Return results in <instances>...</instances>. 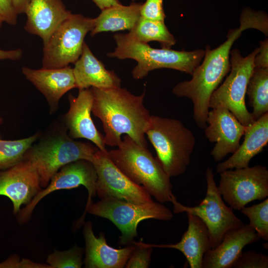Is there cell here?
Masks as SVG:
<instances>
[{"label":"cell","mask_w":268,"mask_h":268,"mask_svg":"<svg viewBox=\"0 0 268 268\" xmlns=\"http://www.w3.org/2000/svg\"><path fill=\"white\" fill-rule=\"evenodd\" d=\"M220 176L218 190L233 209L240 211L249 202L268 196V170L265 166L228 169Z\"/></svg>","instance_id":"11"},{"label":"cell","mask_w":268,"mask_h":268,"mask_svg":"<svg viewBox=\"0 0 268 268\" xmlns=\"http://www.w3.org/2000/svg\"><path fill=\"white\" fill-rule=\"evenodd\" d=\"M94 23V18L71 13L44 45L42 68H60L74 64L82 53L85 37L92 30Z\"/></svg>","instance_id":"10"},{"label":"cell","mask_w":268,"mask_h":268,"mask_svg":"<svg viewBox=\"0 0 268 268\" xmlns=\"http://www.w3.org/2000/svg\"><path fill=\"white\" fill-rule=\"evenodd\" d=\"M83 253V249L76 246L64 251L55 250L48 256L47 262L51 268H80Z\"/></svg>","instance_id":"29"},{"label":"cell","mask_w":268,"mask_h":268,"mask_svg":"<svg viewBox=\"0 0 268 268\" xmlns=\"http://www.w3.org/2000/svg\"><path fill=\"white\" fill-rule=\"evenodd\" d=\"M258 51L257 48L245 57L237 49L230 51V73L212 93L209 101V108L223 107L227 109L246 127L253 122L251 114L246 107L245 96Z\"/></svg>","instance_id":"8"},{"label":"cell","mask_w":268,"mask_h":268,"mask_svg":"<svg viewBox=\"0 0 268 268\" xmlns=\"http://www.w3.org/2000/svg\"><path fill=\"white\" fill-rule=\"evenodd\" d=\"M140 14L146 19L164 22L163 0H146L141 4Z\"/></svg>","instance_id":"32"},{"label":"cell","mask_w":268,"mask_h":268,"mask_svg":"<svg viewBox=\"0 0 268 268\" xmlns=\"http://www.w3.org/2000/svg\"><path fill=\"white\" fill-rule=\"evenodd\" d=\"M17 15L12 0H0V18L3 22L15 25Z\"/></svg>","instance_id":"33"},{"label":"cell","mask_w":268,"mask_h":268,"mask_svg":"<svg viewBox=\"0 0 268 268\" xmlns=\"http://www.w3.org/2000/svg\"><path fill=\"white\" fill-rule=\"evenodd\" d=\"M25 13L24 29L46 44L59 26L71 14L62 0H30Z\"/></svg>","instance_id":"18"},{"label":"cell","mask_w":268,"mask_h":268,"mask_svg":"<svg viewBox=\"0 0 268 268\" xmlns=\"http://www.w3.org/2000/svg\"><path fill=\"white\" fill-rule=\"evenodd\" d=\"M254 61V67L268 68V40L266 39L260 42V46Z\"/></svg>","instance_id":"34"},{"label":"cell","mask_w":268,"mask_h":268,"mask_svg":"<svg viewBox=\"0 0 268 268\" xmlns=\"http://www.w3.org/2000/svg\"><path fill=\"white\" fill-rule=\"evenodd\" d=\"M141 4L133 2L129 5L121 4L102 10L94 18V27L90 32L91 36L102 32L131 30L140 16Z\"/></svg>","instance_id":"24"},{"label":"cell","mask_w":268,"mask_h":268,"mask_svg":"<svg viewBox=\"0 0 268 268\" xmlns=\"http://www.w3.org/2000/svg\"><path fill=\"white\" fill-rule=\"evenodd\" d=\"M13 5L17 14L25 13L30 0H12Z\"/></svg>","instance_id":"38"},{"label":"cell","mask_w":268,"mask_h":268,"mask_svg":"<svg viewBox=\"0 0 268 268\" xmlns=\"http://www.w3.org/2000/svg\"><path fill=\"white\" fill-rule=\"evenodd\" d=\"M91 162L97 174L96 195L100 199L113 198L136 204L153 201L144 188L132 181L113 163L108 151L98 149Z\"/></svg>","instance_id":"12"},{"label":"cell","mask_w":268,"mask_h":268,"mask_svg":"<svg viewBox=\"0 0 268 268\" xmlns=\"http://www.w3.org/2000/svg\"><path fill=\"white\" fill-rule=\"evenodd\" d=\"M39 176L35 168L23 160L16 165L0 171V196L11 201L17 214L22 205L28 204L41 190Z\"/></svg>","instance_id":"15"},{"label":"cell","mask_w":268,"mask_h":268,"mask_svg":"<svg viewBox=\"0 0 268 268\" xmlns=\"http://www.w3.org/2000/svg\"><path fill=\"white\" fill-rule=\"evenodd\" d=\"M38 138L25 152L23 160L36 169L41 187L45 188L52 176L63 166L70 162L84 159L91 162L99 149L89 142L74 140L63 126L52 130Z\"/></svg>","instance_id":"5"},{"label":"cell","mask_w":268,"mask_h":268,"mask_svg":"<svg viewBox=\"0 0 268 268\" xmlns=\"http://www.w3.org/2000/svg\"><path fill=\"white\" fill-rule=\"evenodd\" d=\"M117 44L115 51L108 53L110 58L124 60L132 59L137 62L132 70L135 79H140L154 69L167 68L192 75L201 64L205 50L176 51L167 48L156 49L137 40L130 32L113 36Z\"/></svg>","instance_id":"3"},{"label":"cell","mask_w":268,"mask_h":268,"mask_svg":"<svg viewBox=\"0 0 268 268\" xmlns=\"http://www.w3.org/2000/svg\"><path fill=\"white\" fill-rule=\"evenodd\" d=\"M129 32L138 41L147 43L157 41L163 48L170 49L176 40L169 32L164 22L140 16L134 27Z\"/></svg>","instance_id":"26"},{"label":"cell","mask_w":268,"mask_h":268,"mask_svg":"<svg viewBox=\"0 0 268 268\" xmlns=\"http://www.w3.org/2000/svg\"><path fill=\"white\" fill-rule=\"evenodd\" d=\"M40 135L37 133L17 140L0 138V170L8 169L21 162L25 152Z\"/></svg>","instance_id":"27"},{"label":"cell","mask_w":268,"mask_h":268,"mask_svg":"<svg viewBox=\"0 0 268 268\" xmlns=\"http://www.w3.org/2000/svg\"><path fill=\"white\" fill-rule=\"evenodd\" d=\"M133 1H134L135 0H132Z\"/></svg>","instance_id":"41"},{"label":"cell","mask_w":268,"mask_h":268,"mask_svg":"<svg viewBox=\"0 0 268 268\" xmlns=\"http://www.w3.org/2000/svg\"><path fill=\"white\" fill-rule=\"evenodd\" d=\"M22 71L26 78L45 96L51 113L57 110L61 97L69 90L76 88L73 68L69 66L37 69L24 67Z\"/></svg>","instance_id":"17"},{"label":"cell","mask_w":268,"mask_h":268,"mask_svg":"<svg viewBox=\"0 0 268 268\" xmlns=\"http://www.w3.org/2000/svg\"><path fill=\"white\" fill-rule=\"evenodd\" d=\"M102 10L105 8L121 4L119 0H92Z\"/></svg>","instance_id":"37"},{"label":"cell","mask_w":268,"mask_h":268,"mask_svg":"<svg viewBox=\"0 0 268 268\" xmlns=\"http://www.w3.org/2000/svg\"><path fill=\"white\" fill-rule=\"evenodd\" d=\"M91 89L92 112L102 122L105 144L118 146L122 141L121 135L125 134L147 147L145 135L151 115L143 104L145 92L138 96L121 87Z\"/></svg>","instance_id":"2"},{"label":"cell","mask_w":268,"mask_h":268,"mask_svg":"<svg viewBox=\"0 0 268 268\" xmlns=\"http://www.w3.org/2000/svg\"><path fill=\"white\" fill-rule=\"evenodd\" d=\"M244 141L232 155L219 163L216 172L249 166L251 160L262 151L268 143V112L246 127Z\"/></svg>","instance_id":"22"},{"label":"cell","mask_w":268,"mask_h":268,"mask_svg":"<svg viewBox=\"0 0 268 268\" xmlns=\"http://www.w3.org/2000/svg\"><path fill=\"white\" fill-rule=\"evenodd\" d=\"M239 28L230 30L227 40L216 48L205 47L202 63L194 70L190 80L178 83L172 90L178 97H187L193 104V118L198 127L204 129L209 112V101L231 69L230 52L233 44L249 28H255L265 33L268 28L267 15L262 12L244 9L240 18Z\"/></svg>","instance_id":"1"},{"label":"cell","mask_w":268,"mask_h":268,"mask_svg":"<svg viewBox=\"0 0 268 268\" xmlns=\"http://www.w3.org/2000/svg\"><path fill=\"white\" fill-rule=\"evenodd\" d=\"M135 248L129 257L125 268H147L150 263L153 247L142 241H133Z\"/></svg>","instance_id":"30"},{"label":"cell","mask_w":268,"mask_h":268,"mask_svg":"<svg viewBox=\"0 0 268 268\" xmlns=\"http://www.w3.org/2000/svg\"><path fill=\"white\" fill-rule=\"evenodd\" d=\"M260 239L254 229L249 224L227 232L221 242L204 254L202 268H230L247 245Z\"/></svg>","instance_id":"19"},{"label":"cell","mask_w":268,"mask_h":268,"mask_svg":"<svg viewBox=\"0 0 268 268\" xmlns=\"http://www.w3.org/2000/svg\"><path fill=\"white\" fill-rule=\"evenodd\" d=\"M232 268H268L267 255L253 251L242 253Z\"/></svg>","instance_id":"31"},{"label":"cell","mask_w":268,"mask_h":268,"mask_svg":"<svg viewBox=\"0 0 268 268\" xmlns=\"http://www.w3.org/2000/svg\"><path fill=\"white\" fill-rule=\"evenodd\" d=\"M74 64L73 72L76 88L79 90L90 87L99 89L121 87V79L114 71L105 68L85 42L82 53Z\"/></svg>","instance_id":"21"},{"label":"cell","mask_w":268,"mask_h":268,"mask_svg":"<svg viewBox=\"0 0 268 268\" xmlns=\"http://www.w3.org/2000/svg\"><path fill=\"white\" fill-rule=\"evenodd\" d=\"M24 267L26 268H50L48 265H43L33 263L30 260H25L23 262H19L18 260L15 258L14 256L10 257L5 261L0 263V268H19Z\"/></svg>","instance_id":"35"},{"label":"cell","mask_w":268,"mask_h":268,"mask_svg":"<svg viewBox=\"0 0 268 268\" xmlns=\"http://www.w3.org/2000/svg\"><path fill=\"white\" fill-rule=\"evenodd\" d=\"M2 120L0 117V124H1L2 123Z\"/></svg>","instance_id":"40"},{"label":"cell","mask_w":268,"mask_h":268,"mask_svg":"<svg viewBox=\"0 0 268 268\" xmlns=\"http://www.w3.org/2000/svg\"><path fill=\"white\" fill-rule=\"evenodd\" d=\"M97 174L92 163L80 159L70 162L61 168L51 178L46 187L41 190L31 201L17 213V219L22 223L28 220L36 205L45 196L56 191L71 189L80 185L88 191V199L85 210L92 203L96 195ZM84 210V211H85Z\"/></svg>","instance_id":"13"},{"label":"cell","mask_w":268,"mask_h":268,"mask_svg":"<svg viewBox=\"0 0 268 268\" xmlns=\"http://www.w3.org/2000/svg\"><path fill=\"white\" fill-rule=\"evenodd\" d=\"M3 22V21H2V20L0 18V29Z\"/></svg>","instance_id":"39"},{"label":"cell","mask_w":268,"mask_h":268,"mask_svg":"<svg viewBox=\"0 0 268 268\" xmlns=\"http://www.w3.org/2000/svg\"><path fill=\"white\" fill-rule=\"evenodd\" d=\"M108 153L121 171L144 188L158 202H171L176 198L172 193L170 177L147 147L125 135L118 148L108 151Z\"/></svg>","instance_id":"4"},{"label":"cell","mask_w":268,"mask_h":268,"mask_svg":"<svg viewBox=\"0 0 268 268\" xmlns=\"http://www.w3.org/2000/svg\"><path fill=\"white\" fill-rule=\"evenodd\" d=\"M69 108L63 123L73 139L85 138L92 142L100 150L106 151L104 135L97 129L91 117L93 101L91 89L79 90L77 97L68 96Z\"/></svg>","instance_id":"16"},{"label":"cell","mask_w":268,"mask_h":268,"mask_svg":"<svg viewBox=\"0 0 268 268\" xmlns=\"http://www.w3.org/2000/svg\"><path fill=\"white\" fill-rule=\"evenodd\" d=\"M205 176L206 195L198 205H184L178 202L176 198L171 202L174 213H191L199 217L204 223L209 232L211 249H213L221 242L227 232L244 224L235 215L233 209L224 202L211 168H207Z\"/></svg>","instance_id":"9"},{"label":"cell","mask_w":268,"mask_h":268,"mask_svg":"<svg viewBox=\"0 0 268 268\" xmlns=\"http://www.w3.org/2000/svg\"><path fill=\"white\" fill-rule=\"evenodd\" d=\"M145 134L166 174L170 178L184 174L196 145L193 132L177 119L151 116Z\"/></svg>","instance_id":"6"},{"label":"cell","mask_w":268,"mask_h":268,"mask_svg":"<svg viewBox=\"0 0 268 268\" xmlns=\"http://www.w3.org/2000/svg\"><path fill=\"white\" fill-rule=\"evenodd\" d=\"M85 257L83 261L87 268H123L135 248V245L116 249L108 245L103 233L95 236L90 222L84 223Z\"/></svg>","instance_id":"20"},{"label":"cell","mask_w":268,"mask_h":268,"mask_svg":"<svg viewBox=\"0 0 268 268\" xmlns=\"http://www.w3.org/2000/svg\"><path fill=\"white\" fill-rule=\"evenodd\" d=\"M86 212L110 220L121 233L118 244H132L137 236V227L142 220L154 219L169 221L173 217L172 212L159 202L136 204L113 198H105L91 203L77 221L78 227L84 222Z\"/></svg>","instance_id":"7"},{"label":"cell","mask_w":268,"mask_h":268,"mask_svg":"<svg viewBox=\"0 0 268 268\" xmlns=\"http://www.w3.org/2000/svg\"><path fill=\"white\" fill-rule=\"evenodd\" d=\"M241 212L249 220V224L256 231L260 238L268 240V199L251 206L242 208Z\"/></svg>","instance_id":"28"},{"label":"cell","mask_w":268,"mask_h":268,"mask_svg":"<svg viewBox=\"0 0 268 268\" xmlns=\"http://www.w3.org/2000/svg\"><path fill=\"white\" fill-rule=\"evenodd\" d=\"M188 227L181 240L174 244H149L153 248H171L184 254L191 268H202L205 253L211 249L208 229L198 216L187 213Z\"/></svg>","instance_id":"23"},{"label":"cell","mask_w":268,"mask_h":268,"mask_svg":"<svg viewBox=\"0 0 268 268\" xmlns=\"http://www.w3.org/2000/svg\"><path fill=\"white\" fill-rule=\"evenodd\" d=\"M206 122L208 126L204 129L205 135L210 142H215L210 155L215 162H219L238 149L246 127L223 107L209 111Z\"/></svg>","instance_id":"14"},{"label":"cell","mask_w":268,"mask_h":268,"mask_svg":"<svg viewBox=\"0 0 268 268\" xmlns=\"http://www.w3.org/2000/svg\"><path fill=\"white\" fill-rule=\"evenodd\" d=\"M22 55L23 52L20 49L7 51L0 49V60H18L22 58Z\"/></svg>","instance_id":"36"},{"label":"cell","mask_w":268,"mask_h":268,"mask_svg":"<svg viewBox=\"0 0 268 268\" xmlns=\"http://www.w3.org/2000/svg\"><path fill=\"white\" fill-rule=\"evenodd\" d=\"M246 94L253 109L251 114L253 121L268 112V68H254Z\"/></svg>","instance_id":"25"}]
</instances>
